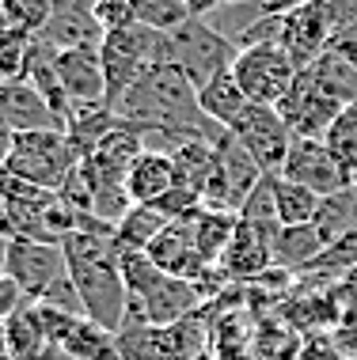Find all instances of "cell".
Segmentation results:
<instances>
[{
    "instance_id": "cell-1",
    "label": "cell",
    "mask_w": 357,
    "mask_h": 360,
    "mask_svg": "<svg viewBox=\"0 0 357 360\" xmlns=\"http://www.w3.org/2000/svg\"><path fill=\"white\" fill-rule=\"evenodd\" d=\"M61 247L65 262H69V281L84 304V319L118 334L130 315V288H125L122 247L114 239V228L73 231Z\"/></svg>"
},
{
    "instance_id": "cell-2",
    "label": "cell",
    "mask_w": 357,
    "mask_h": 360,
    "mask_svg": "<svg viewBox=\"0 0 357 360\" xmlns=\"http://www.w3.org/2000/svg\"><path fill=\"white\" fill-rule=\"evenodd\" d=\"M236 38H228L220 27H213L209 19L190 15L182 27L163 34V61L160 65H175L190 84L206 87L209 80H217L220 72H228L236 65Z\"/></svg>"
},
{
    "instance_id": "cell-3",
    "label": "cell",
    "mask_w": 357,
    "mask_h": 360,
    "mask_svg": "<svg viewBox=\"0 0 357 360\" xmlns=\"http://www.w3.org/2000/svg\"><path fill=\"white\" fill-rule=\"evenodd\" d=\"M209 334H213V326H209L206 311H198V315L168 326L125 319V326L114 338H118L122 360H198L209 353Z\"/></svg>"
},
{
    "instance_id": "cell-4",
    "label": "cell",
    "mask_w": 357,
    "mask_h": 360,
    "mask_svg": "<svg viewBox=\"0 0 357 360\" xmlns=\"http://www.w3.org/2000/svg\"><path fill=\"white\" fill-rule=\"evenodd\" d=\"M80 155L65 137V129H38V133H15L12 152L0 163L4 171H12L15 179L35 182L42 190H61V182L80 167Z\"/></svg>"
},
{
    "instance_id": "cell-5",
    "label": "cell",
    "mask_w": 357,
    "mask_h": 360,
    "mask_svg": "<svg viewBox=\"0 0 357 360\" xmlns=\"http://www.w3.org/2000/svg\"><path fill=\"white\" fill-rule=\"evenodd\" d=\"M4 274L27 292V300H42L50 288H57L69 277L61 243H42V239H8L4 247Z\"/></svg>"
},
{
    "instance_id": "cell-6",
    "label": "cell",
    "mask_w": 357,
    "mask_h": 360,
    "mask_svg": "<svg viewBox=\"0 0 357 360\" xmlns=\"http://www.w3.org/2000/svg\"><path fill=\"white\" fill-rule=\"evenodd\" d=\"M232 72L251 103L277 106L289 95V87H293L301 69H296V61L282 46H247V50L236 53Z\"/></svg>"
},
{
    "instance_id": "cell-7",
    "label": "cell",
    "mask_w": 357,
    "mask_h": 360,
    "mask_svg": "<svg viewBox=\"0 0 357 360\" xmlns=\"http://www.w3.org/2000/svg\"><path fill=\"white\" fill-rule=\"evenodd\" d=\"M228 133L244 144V152L266 174H282L289 152H293V141H296L285 118L277 114V106H258V103H251Z\"/></svg>"
},
{
    "instance_id": "cell-8",
    "label": "cell",
    "mask_w": 357,
    "mask_h": 360,
    "mask_svg": "<svg viewBox=\"0 0 357 360\" xmlns=\"http://www.w3.org/2000/svg\"><path fill=\"white\" fill-rule=\"evenodd\" d=\"M342 110L346 106L334 99V95H327L320 87V80H315L308 69L296 72L289 95L277 103V114L285 118V125L293 129L296 141H323L327 129L334 125V118H339Z\"/></svg>"
},
{
    "instance_id": "cell-9",
    "label": "cell",
    "mask_w": 357,
    "mask_h": 360,
    "mask_svg": "<svg viewBox=\"0 0 357 360\" xmlns=\"http://www.w3.org/2000/svg\"><path fill=\"white\" fill-rule=\"evenodd\" d=\"M282 179L301 182V186L320 193V198H334V193H342L350 186L342 163L334 160L323 141H293V152H289V160L282 167Z\"/></svg>"
},
{
    "instance_id": "cell-10",
    "label": "cell",
    "mask_w": 357,
    "mask_h": 360,
    "mask_svg": "<svg viewBox=\"0 0 357 360\" xmlns=\"http://www.w3.org/2000/svg\"><path fill=\"white\" fill-rule=\"evenodd\" d=\"M331 38H334V27L320 0H308V4L282 15V50L296 61V69H308L331 46Z\"/></svg>"
},
{
    "instance_id": "cell-11",
    "label": "cell",
    "mask_w": 357,
    "mask_h": 360,
    "mask_svg": "<svg viewBox=\"0 0 357 360\" xmlns=\"http://www.w3.org/2000/svg\"><path fill=\"white\" fill-rule=\"evenodd\" d=\"M277 224H247L239 220L236 239L228 247V255L220 258V274L228 281H258L274 266V239H277Z\"/></svg>"
},
{
    "instance_id": "cell-12",
    "label": "cell",
    "mask_w": 357,
    "mask_h": 360,
    "mask_svg": "<svg viewBox=\"0 0 357 360\" xmlns=\"http://www.w3.org/2000/svg\"><path fill=\"white\" fill-rule=\"evenodd\" d=\"M57 69L73 106H111L99 50H57Z\"/></svg>"
},
{
    "instance_id": "cell-13",
    "label": "cell",
    "mask_w": 357,
    "mask_h": 360,
    "mask_svg": "<svg viewBox=\"0 0 357 360\" xmlns=\"http://www.w3.org/2000/svg\"><path fill=\"white\" fill-rule=\"evenodd\" d=\"M179 186V167L168 152L144 148L137 160H133L130 174H125V193H130L133 205H156L171 190Z\"/></svg>"
},
{
    "instance_id": "cell-14",
    "label": "cell",
    "mask_w": 357,
    "mask_h": 360,
    "mask_svg": "<svg viewBox=\"0 0 357 360\" xmlns=\"http://www.w3.org/2000/svg\"><path fill=\"white\" fill-rule=\"evenodd\" d=\"M0 110H4V125L12 133H38V129H65L61 118L46 106V99L35 91L27 80L0 84Z\"/></svg>"
},
{
    "instance_id": "cell-15",
    "label": "cell",
    "mask_w": 357,
    "mask_h": 360,
    "mask_svg": "<svg viewBox=\"0 0 357 360\" xmlns=\"http://www.w3.org/2000/svg\"><path fill=\"white\" fill-rule=\"evenodd\" d=\"M23 80L35 87L38 95L46 99V106L61 118H69V110H73V103H69V95H65V84H61V69H57V50L50 42H42V38L35 34V42H31V53H27V72H23Z\"/></svg>"
},
{
    "instance_id": "cell-16",
    "label": "cell",
    "mask_w": 357,
    "mask_h": 360,
    "mask_svg": "<svg viewBox=\"0 0 357 360\" xmlns=\"http://www.w3.org/2000/svg\"><path fill=\"white\" fill-rule=\"evenodd\" d=\"M42 42H50L54 50H99L107 31L95 23L92 12H61L38 31Z\"/></svg>"
},
{
    "instance_id": "cell-17",
    "label": "cell",
    "mask_w": 357,
    "mask_h": 360,
    "mask_svg": "<svg viewBox=\"0 0 357 360\" xmlns=\"http://www.w3.org/2000/svg\"><path fill=\"white\" fill-rule=\"evenodd\" d=\"M198 106L206 118H213L217 125H225V129H232V125L239 122V114L251 106V99L244 95V87H239L236 72H220L217 80H209L206 87L198 91Z\"/></svg>"
},
{
    "instance_id": "cell-18",
    "label": "cell",
    "mask_w": 357,
    "mask_h": 360,
    "mask_svg": "<svg viewBox=\"0 0 357 360\" xmlns=\"http://www.w3.org/2000/svg\"><path fill=\"white\" fill-rule=\"evenodd\" d=\"M190 228H194V243H198L201 258L209 266H220V258L228 255V247L236 239L239 217L236 212H220V209H198L190 217Z\"/></svg>"
},
{
    "instance_id": "cell-19",
    "label": "cell",
    "mask_w": 357,
    "mask_h": 360,
    "mask_svg": "<svg viewBox=\"0 0 357 360\" xmlns=\"http://www.w3.org/2000/svg\"><path fill=\"white\" fill-rule=\"evenodd\" d=\"M114 125H118V114L111 106H73L69 118H65V137H69L80 160H88Z\"/></svg>"
},
{
    "instance_id": "cell-20",
    "label": "cell",
    "mask_w": 357,
    "mask_h": 360,
    "mask_svg": "<svg viewBox=\"0 0 357 360\" xmlns=\"http://www.w3.org/2000/svg\"><path fill=\"white\" fill-rule=\"evenodd\" d=\"M274 209H277V228H308L320 217L323 198L301 186V182H289L282 174H274Z\"/></svg>"
},
{
    "instance_id": "cell-21",
    "label": "cell",
    "mask_w": 357,
    "mask_h": 360,
    "mask_svg": "<svg viewBox=\"0 0 357 360\" xmlns=\"http://www.w3.org/2000/svg\"><path fill=\"white\" fill-rule=\"evenodd\" d=\"M327 250L323 236L315 231V224H308V228H282L274 239V266L282 269H312L315 262H320V255Z\"/></svg>"
},
{
    "instance_id": "cell-22",
    "label": "cell",
    "mask_w": 357,
    "mask_h": 360,
    "mask_svg": "<svg viewBox=\"0 0 357 360\" xmlns=\"http://www.w3.org/2000/svg\"><path fill=\"white\" fill-rule=\"evenodd\" d=\"M168 224H175V220H168L156 205H133L118 224H114V239H118L122 250H137V255H144V250L168 231Z\"/></svg>"
},
{
    "instance_id": "cell-23",
    "label": "cell",
    "mask_w": 357,
    "mask_h": 360,
    "mask_svg": "<svg viewBox=\"0 0 357 360\" xmlns=\"http://www.w3.org/2000/svg\"><path fill=\"white\" fill-rule=\"evenodd\" d=\"M323 144L331 148V155L342 163L346 179L357 182V103H350L346 110L334 118V125L327 129Z\"/></svg>"
},
{
    "instance_id": "cell-24",
    "label": "cell",
    "mask_w": 357,
    "mask_h": 360,
    "mask_svg": "<svg viewBox=\"0 0 357 360\" xmlns=\"http://www.w3.org/2000/svg\"><path fill=\"white\" fill-rule=\"evenodd\" d=\"M209 345H213V353L220 360H251L255 338H251V323L244 319V311H236V315H228L220 326H213Z\"/></svg>"
},
{
    "instance_id": "cell-25",
    "label": "cell",
    "mask_w": 357,
    "mask_h": 360,
    "mask_svg": "<svg viewBox=\"0 0 357 360\" xmlns=\"http://www.w3.org/2000/svg\"><path fill=\"white\" fill-rule=\"evenodd\" d=\"M133 12H137L141 27H152L160 34L175 31V27H182L190 19L187 0H133Z\"/></svg>"
},
{
    "instance_id": "cell-26",
    "label": "cell",
    "mask_w": 357,
    "mask_h": 360,
    "mask_svg": "<svg viewBox=\"0 0 357 360\" xmlns=\"http://www.w3.org/2000/svg\"><path fill=\"white\" fill-rule=\"evenodd\" d=\"M95 23L103 27V31H125V27L137 23V12H133V0H99V4L92 8Z\"/></svg>"
},
{
    "instance_id": "cell-27",
    "label": "cell",
    "mask_w": 357,
    "mask_h": 360,
    "mask_svg": "<svg viewBox=\"0 0 357 360\" xmlns=\"http://www.w3.org/2000/svg\"><path fill=\"white\" fill-rule=\"evenodd\" d=\"M27 304H31V300H27V292L19 288L8 274H0V326H4L12 315H19Z\"/></svg>"
},
{
    "instance_id": "cell-28",
    "label": "cell",
    "mask_w": 357,
    "mask_h": 360,
    "mask_svg": "<svg viewBox=\"0 0 357 360\" xmlns=\"http://www.w3.org/2000/svg\"><path fill=\"white\" fill-rule=\"evenodd\" d=\"M296 360H342L334 338L327 334H308L304 345H296Z\"/></svg>"
},
{
    "instance_id": "cell-29",
    "label": "cell",
    "mask_w": 357,
    "mask_h": 360,
    "mask_svg": "<svg viewBox=\"0 0 357 360\" xmlns=\"http://www.w3.org/2000/svg\"><path fill=\"white\" fill-rule=\"evenodd\" d=\"M327 19H331L334 31H342V27H353L357 23V0H320Z\"/></svg>"
},
{
    "instance_id": "cell-30",
    "label": "cell",
    "mask_w": 357,
    "mask_h": 360,
    "mask_svg": "<svg viewBox=\"0 0 357 360\" xmlns=\"http://www.w3.org/2000/svg\"><path fill=\"white\" fill-rule=\"evenodd\" d=\"M220 4H225V0H187L190 15H198V19H209V15H213Z\"/></svg>"
},
{
    "instance_id": "cell-31",
    "label": "cell",
    "mask_w": 357,
    "mask_h": 360,
    "mask_svg": "<svg viewBox=\"0 0 357 360\" xmlns=\"http://www.w3.org/2000/svg\"><path fill=\"white\" fill-rule=\"evenodd\" d=\"M258 4L263 0H225V8H251V15H258Z\"/></svg>"
},
{
    "instance_id": "cell-32",
    "label": "cell",
    "mask_w": 357,
    "mask_h": 360,
    "mask_svg": "<svg viewBox=\"0 0 357 360\" xmlns=\"http://www.w3.org/2000/svg\"><path fill=\"white\" fill-rule=\"evenodd\" d=\"M4 247H8V239H0V274H4Z\"/></svg>"
}]
</instances>
